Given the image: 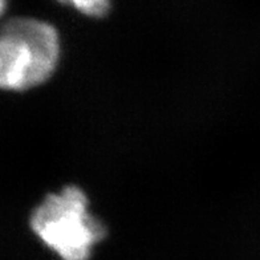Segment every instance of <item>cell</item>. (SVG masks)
<instances>
[{
  "mask_svg": "<svg viewBox=\"0 0 260 260\" xmlns=\"http://www.w3.org/2000/svg\"><path fill=\"white\" fill-rule=\"evenodd\" d=\"M58 3L71 6L80 14L90 17H103L110 8V0H57Z\"/></svg>",
  "mask_w": 260,
  "mask_h": 260,
  "instance_id": "cell-3",
  "label": "cell"
},
{
  "mask_svg": "<svg viewBox=\"0 0 260 260\" xmlns=\"http://www.w3.org/2000/svg\"><path fill=\"white\" fill-rule=\"evenodd\" d=\"M31 227L62 260H88L106 235L105 226L88 212L86 195L76 186L49 194L32 212Z\"/></svg>",
  "mask_w": 260,
  "mask_h": 260,
  "instance_id": "cell-2",
  "label": "cell"
},
{
  "mask_svg": "<svg viewBox=\"0 0 260 260\" xmlns=\"http://www.w3.org/2000/svg\"><path fill=\"white\" fill-rule=\"evenodd\" d=\"M6 6H7V4H6V0H2V12L6 11Z\"/></svg>",
  "mask_w": 260,
  "mask_h": 260,
  "instance_id": "cell-4",
  "label": "cell"
},
{
  "mask_svg": "<svg viewBox=\"0 0 260 260\" xmlns=\"http://www.w3.org/2000/svg\"><path fill=\"white\" fill-rule=\"evenodd\" d=\"M60 56L56 28L31 17H15L2 28L0 84L4 89L25 90L40 85L55 71Z\"/></svg>",
  "mask_w": 260,
  "mask_h": 260,
  "instance_id": "cell-1",
  "label": "cell"
}]
</instances>
